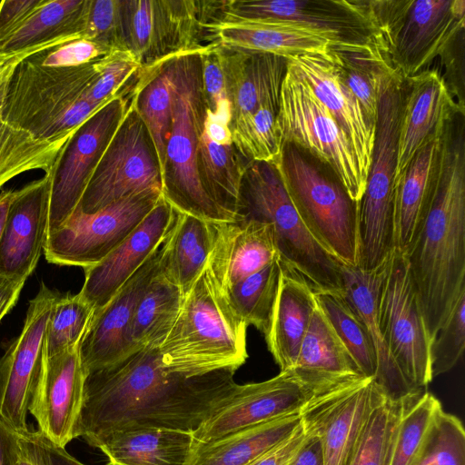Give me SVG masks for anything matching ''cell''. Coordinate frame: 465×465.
<instances>
[{
	"label": "cell",
	"mask_w": 465,
	"mask_h": 465,
	"mask_svg": "<svg viewBox=\"0 0 465 465\" xmlns=\"http://www.w3.org/2000/svg\"><path fill=\"white\" fill-rule=\"evenodd\" d=\"M236 371L188 376L166 366L159 348H139L86 375L76 438L95 447L116 430L153 428L193 433L232 396Z\"/></svg>",
	"instance_id": "6da1fadb"
},
{
	"label": "cell",
	"mask_w": 465,
	"mask_h": 465,
	"mask_svg": "<svg viewBox=\"0 0 465 465\" xmlns=\"http://www.w3.org/2000/svg\"><path fill=\"white\" fill-rule=\"evenodd\" d=\"M465 131L458 114L441 137L430 201L404 252L430 341L465 296Z\"/></svg>",
	"instance_id": "7a4b0ae2"
},
{
	"label": "cell",
	"mask_w": 465,
	"mask_h": 465,
	"mask_svg": "<svg viewBox=\"0 0 465 465\" xmlns=\"http://www.w3.org/2000/svg\"><path fill=\"white\" fill-rule=\"evenodd\" d=\"M96 61L77 67H48L24 59L6 83L2 119L38 140L70 137L110 102L94 103L87 97L98 77Z\"/></svg>",
	"instance_id": "3957f363"
},
{
	"label": "cell",
	"mask_w": 465,
	"mask_h": 465,
	"mask_svg": "<svg viewBox=\"0 0 465 465\" xmlns=\"http://www.w3.org/2000/svg\"><path fill=\"white\" fill-rule=\"evenodd\" d=\"M203 47L166 60L172 83V120L162 177L163 197L175 211L221 223L234 220L206 193L197 168L206 114L200 58Z\"/></svg>",
	"instance_id": "277c9868"
},
{
	"label": "cell",
	"mask_w": 465,
	"mask_h": 465,
	"mask_svg": "<svg viewBox=\"0 0 465 465\" xmlns=\"http://www.w3.org/2000/svg\"><path fill=\"white\" fill-rule=\"evenodd\" d=\"M246 330L206 267L185 294L159 351L166 366L188 376L238 370L248 357Z\"/></svg>",
	"instance_id": "5b68a950"
},
{
	"label": "cell",
	"mask_w": 465,
	"mask_h": 465,
	"mask_svg": "<svg viewBox=\"0 0 465 465\" xmlns=\"http://www.w3.org/2000/svg\"><path fill=\"white\" fill-rule=\"evenodd\" d=\"M270 223L282 265L314 292L344 293L343 263L310 233L295 211L273 163L250 162L243 173L237 221Z\"/></svg>",
	"instance_id": "8992f818"
},
{
	"label": "cell",
	"mask_w": 465,
	"mask_h": 465,
	"mask_svg": "<svg viewBox=\"0 0 465 465\" xmlns=\"http://www.w3.org/2000/svg\"><path fill=\"white\" fill-rule=\"evenodd\" d=\"M302 222L314 239L343 264H358L359 203L327 166L292 143L273 163Z\"/></svg>",
	"instance_id": "52a82bcc"
},
{
	"label": "cell",
	"mask_w": 465,
	"mask_h": 465,
	"mask_svg": "<svg viewBox=\"0 0 465 465\" xmlns=\"http://www.w3.org/2000/svg\"><path fill=\"white\" fill-rule=\"evenodd\" d=\"M403 79L395 72L381 84L375 139L363 195L358 208V264L381 266L395 248L393 179Z\"/></svg>",
	"instance_id": "ba28073f"
},
{
	"label": "cell",
	"mask_w": 465,
	"mask_h": 465,
	"mask_svg": "<svg viewBox=\"0 0 465 465\" xmlns=\"http://www.w3.org/2000/svg\"><path fill=\"white\" fill-rule=\"evenodd\" d=\"M276 129L281 144L292 143L308 153L334 173L351 200L361 201L367 176L348 135L288 63Z\"/></svg>",
	"instance_id": "9c48e42d"
},
{
	"label": "cell",
	"mask_w": 465,
	"mask_h": 465,
	"mask_svg": "<svg viewBox=\"0 0 465 465\" xmlns=\"http://www.w3.org/2000/svg\"><path fill=\"white\" fill-rule=\"evenodd\" d=\"M381 336L405 381L413 391L432 381L430 344L404 252L394 248L385 261L378 293Z\"/></svg>",
	"instance_id": "30bf717a"
},
{
	"label": "cell",
	"mask_w": 465,
	"mask_h": 465,
	"mask_svg": "<svg viewBox=\"0 0 465 465\" xmlns=\"http://www.w3.org/2000/svg\"><path fill=\"white\" fill-rule=\"evenodd\" d=\"M147 191L163 193L160 164L133 96L76 208L94 213L124 198Z\"/></svg>",
	"instance_id": "8fae6325"
},
{
	"label": "cell",
	"mask_w": 465,
	"mask_h": 465,
	"mask_svg": "<svg viewBox=\"0 0 465 465\" xmlns=\"http://www.w3.org/2000/svg\"><path fill=\"white\" fill-rule=\"evenodd\" d=\"M162 196L160 191L143 192L91 214L75 208L47 234L43 252L46 261L83 269L100 262L134 231Z\"/></svg>",
	"instance_id": "7c38bea8"
},
{
	"label": "cell",
	"mask_w": 465,
	"mask_h": 465,
	"mask_svg": "<svg viewBox=\"0 0 465 465\" xmlns=\"http://www.w3.org/2000/svg\"><path fill=\"white\" fill-rule=\"evenodd\" d=\"M220 18L292 21L330 34L339 49L389 54L369 0H229L223 1Z\"/></svg>",
	"instance_id": "4fadbf2b"
},
{
	"label": "cell",
	"mask_w": 465,
	"mask_h": 465,
	"mask_svg": "<svg viewBox=\"0 0 465 465\" xmlns=\"http://www.w3.org/2000/svg\"><path fill=\"white\" fill-rule=\"evenodd\" d=\"M134 88V87H133ZM113 99L86 119L69 137L48 173V233L78 206L103 153L123 121L134 89Z\"/></svg>",
	"instance_id": "5bb4252c"
},
{
	"label": "cell",
	"mask_w": 465,
	"mask_h": 465,
	"mask_svg": "<svg viewBox=\"0 0 465 465\" xmlns=\"http://www.w3.org/2000/svg\"><path fill=\"white\" fill-rule=\"evenodd\" d=\"M58 294L41 282L20 334L0 359V419L17 433L28 430V408L45 359V329Z\"/></svg>",
	"instance_id": "9a60e30c"
},
{
	"label": "cell",
	"mask_w": 465,
	"mask_h": 465,
	"mask_svg": "<svg viewBox=\"0 0 465 465\" xmlns=\"http://www.w3.org/2000/svg\"><path fill=\"white\" fill-rule=\"evenodd\" d=\"M381 388L361 376L314 394L300 411L302 425L321 441L324 465H349Z\"/></svg>",
	"instance_id": "2e32d148"
},
{
	"label": "cell",
	"mask_w": 465,
	"mask_h": 465,
	"mask_svg": "<svg viewBox=\"0 0 465 465\" xmlns=\"http://www.w3.org/2000/svg\"><path fill=\"white\" fill-rule=\"evenodd\" d=\"M464 0H409L389 41L391 66L404 80L444 54L464 30Z\"/></svg>",
	"instance_id": "e0dca14e"
},
{
	"label": "cell",
	"mask_w": 465,
	"mask_h": 465,
	"mask_svg": "<svg viewBox=\"0 0 465 465\" xmlns=\"http://www.w3.org/2000/svg\"><path fill=\"white\" fill-rule=\"evenodd\" d=\"M314 395L291 371L261 382L237 384L226 403L206 420L193 436L209 442L240 430L298 413Z\"/></svg>",
	"instance_id": "ac0fdd59"
},
{
	"label": "cell",
	"mask_w": 465,
	"mask_h": 465,
	"mask_svg": "<svg viewBox=\"0 0 465 465\" xmlns=\"http://www.w3.org/2000/svg\"><path fill=\"white\" fill-rule=\"evenodd\" d=\"M163 243L111 300L94 312L79 346L86 375L115 363L137 350L132 341L136 306L160 265Z\"/></svg>",
	"instance_id": "d6986e66"
},
{
	"label": "cell",
	"mask_w": 465,
	"mask_h": 465,
	"mask_svg": "<svg viewBox=\"0 0 465 465\" xmlns=\"http://www.w3.org/2000/svg\"><path fill=\"white\" fill-rule=\"evenodd\" d=\"M79 346L46 357L28 408L37 430L62 448L76 438L84 401L86 372Z\"/></svg>",
	"instance_id": "ffe728a7"
},
{
	"label": "cell",
	"mask_w": 465,
	"mask_h": 465,
	"mask_svg": "<svg viewBox=\"0 0 465 465\" xmlns=\"http://www.w3.org/2000/svg\"><path fill=\"white\" fill-rule=\"evenodd\" d=\"M464 106L454 100L437 69H426L403 80L393 182L414 154L428 142L440 137Z\"/></svg>",
	"instance_id": "44dd1931"
},
{
	"label": "cell",
	"mask_w": 465,
	"mask_h": 465,
	"mask_svg": "<svg viewBox=\"0 0 465 465\" xmlns=\"http://www.w3.org/2000/svg\"><path fill=\"white\" fill-rule=\"evenodd\" d=\"M174 209L162 196L134 231L100 262L84 270L78 294L94 309L103 308L125 282L164 242Z\"/></svg>",
	"instance_id": "7402d4cb"
},
{
	"label": "cell",
	"mask_w": 465,
	"mask_h": 465,
	"mask_svg": "<svg viewBox=\"0 0 465 465\" xmlns=\"http://www.w3.org/2000/svg\"><path fill=\"white\" fill-rule=\"evenodd\" d=\"M288 64L327 108L348 135L359 164L366 176L371 165L376 123L351 92L331 58L324 52L297 55Z\"/></svg>",
	"instance_id": "603a6c76"
},
{
	"label": "cell",
	"mask_w": 465,
	"mask_h": 465,
	"mask_svg": "<svg viewBox=\"0 0 465 465\" xmlns=\"http://www.w3.org/2000/svg\"><path fill=\"white\" fill-rule=\"evenodd\" d=\"M50 181L45 174L15 191L0 241V274L25 282L48 232Z\"/></svg>",
	"instance_id": "cb8c5ba5"
},
{
	"label": "cell",
	"mask_w": 465,
	"mask_h": 465,
	"mask_svg": "<svg viewBox=\"0 0 465 465\" xmlns=\"http://www.w3.org/2000/svg\"><path fill=\"white\" fill-rule=\"evenodd\" d=\"M210 44L286 59L340 48L335 37L300 23L285 20L216 18L205 25Z\"/></svg>",
	"instance_id": "d4e9b609"
},
{
	"label": "cell",
	"mask_w": 465,
	"mask_h": 465,
	"mask_svg": "<svg viewBox=\"0 0 465 465\" xmlns=\"http://www.w3.org/2000/svg\"><path fill=\"white\" fill-rule=\"evenodd\" d=\"M213 226L214 242L206 267L221 292L278 256L270 223L241 220Z\"/></svg>",
	"instance_id": "484cf974"
},
{
	"label": "cell",
	"mask_w": 465,
	"mask_h": 465,
	"mask_svg": "<svg viewBox=\"0 0 465 465\" xmlns=\"http://www.w3.org/2000/svg\"><path fill=\"white\" fill-rule=\"evenodd\" d=\"M219 46L232 106V124L253 113L263 100L280 95L288 59Z\"/></svg>",
	"instance_id": "4316f807"
},
{
	"label": "cell",
	"mask_w": 465,
	"mask_h": 465,
	"mask_svg": "<svg viewBox=\"0 0 465 465\" xmlns=\"http://www.w3.org/2000/svg\"><path fill=\"white\" fill-rule=\"evenodd\" d=\"M290 371L314 394L364 376L318 305Z\"/></svg>",
	"instance_id": "83f0119b"
},
{
	"label": "cell",
	"mask_w": 465,
	"mask_h": 465,
	"mask_svg": "<svg viewBox=\"0 0 465 465\" xmlns=\"http://www.w3.org/2000/svg\"><path fill=\"white\" fill-rule=\"evenodd\" d=\"M316 306L310 284L283 266L270 327L264 335L280 371L294 367Z\"/></svg>",
	"instance_id": "f1b7e54d"
},
{
	"label": "cell",
	"mask_w": 465,
	"mask_h": 465,
	"mask_svg": "<svg viewBox=\"0 0 465 465\" xmlns=\"http://www.w3.org/2000/svg\"><path fill=\"white\" fill-rule=\"evenodd\" d=\"M87 0H44L43 4L0 43V61L31 56L83 38Z\"/></svg>",
	"instance_id": "f546056e"
},
{
	"label": "cell",
	"mask_w": 465,
	"mask_h": 465,
	"mask_svg": "<svg viewBox=\"0 0 465 465\" xmlns=\"http://www.w3.org/2000/svg\"><path fill=\"white\" fill-rule=\"evenodd\" d=\"M384 262L372 271L343 264V289L344 295L365 323L372 341L377 363L375 382L390 399L401 400L422 391H413L410 389L391 358L379 328L377 302Z\"/></svg>",
	"instance_id": "4dcf8cb0"
},
{
	"label": "cell",
	"mask_w": 465,
	"mask_h": 465,
	"mask_svg": "<svg viewBox=\"0 0 465 465\" xmlns=\"http://www.w3.org/2000/svg\"><path fill=\"white\" fill-rule=\"evenodd\" d=\"M123 37L141 71L183 54L168 0L123 1Z\"/></svg>",
	"instance_id": "1f68e13d"
},
{
	"label": "cell",
	"mask_w": 465,
	"mask_h": 465,
	"mask_svg": "<svg viewBox=\"0 0 465 465\" xmlns=\"http://www.w3.org/2000/svg\"><path fill=\"white\" fill-rule=\"evenodd\" d=\"M441 137L424 144L393 182L395 248L405 251L425 217L434 184Z\"/></svg>",
	"instance_id": "d6a6232c"
},
{
	"label": "cell",
	"mask_w": 465,
	"mask_h": 465,
	"mask_svg": "<svg viewBox=\"0 0 465 465\" xmlns=\"http://www.w3.org/2000/svg\"><path fill=\"white\" fill-rule=\"evenodd\" d=\"M194 442L192 432L147 428L114 431L94 448L108 465H186Z\"/></svg>",
	"instance_id": "836d02e7"
},
{
	"label": "cell",
	"mask_w": 465,
	"mask_h": 465,
	"mask_svg": "<svg viewBox=\"0 0 465 465\" xmlns=\"http://www.w3.org/2000/svg\"><path fill=\"white\" fill-rule=\"evenodd\" d=\"M301 424L298 412L240 430L209 442H194L186 465H250L289 438Z\"/></svg>",
	"instance_id": "e575fe53"
},
{
	"label": "cell",
	"mask_w": 465,
	"mask_h": 465,
	"mask_svg": "<svg viewBox=\"0 0 465 465\" xmlns=\"http://www.w3.org/2000/svg\"><path fill=\"white\" fill-rule=\"evenodd\" d=\"M213 242V223L175 211L163 242L160 267L184 296L206 268Z\"/></svg>",
	"instance_id": "d590c367"
},
{
	"label": "cell",
	"mask_w": 465,
	"mask_h": 465,
	"mask_svg": "<svg viewBox=\"0 0 465 465\" xmlns=\"http://www.w3.org/2000/svg\"><path fill=\"white\" fill-rule=\"evenodd\" d=\"M31 55L21 54L0 61V188L14 177L31 170L48 173L69 139L42 141L2 119V105L8 78L15 67Z\"/></svg>",
	"instance_id": "8d00e7d4"
},
{
	"label": "cell",
	"mask_w": 465,
	"mask_h": 465,
	"mask_svg": "<svg viewBox=\"0 0 465 465\" xmlns=\"http://www.w3.org/2000/svg\"><path fill=\"white\" fill-rule=\"evenodd\" d=\"M249 163L233 143H216L203 131L197 153L201 183L213 203L234 221L241 182Z\"/></svg>",
	"instance_id": "74e56055"
},
{
	"label": "cell",
	"mask_w": 465,
	"mask_h": 465,
	"mask_svg": "<svg viewBox=\"0 0 465 465\" xmlns=\"http://www.w3.org/2000/svg\"><path fill=\"white\" fill-rule=\"evenodd\" d=\"M183 299L181 288L168 279L159 265L134 312L131 335L136 349L162 345L178 317Z\"/></svg>",
	"instance_id": "f35d334b"
},
{
	"label": "cell",
	"mask_w": 465,
	"mask_h": 465,
	"mask_svg": "<svg viewBox=\"0 0 465 465\" xmlns=\"http://www.w3.org/2000/svg\"><path fill=\"white\" fill-rule=\"evenodd\" d=\"M423 391L401 400H391L381 389L349 465H390L401 417L409 405Z\"/></svg>",
	"instance_id": "ab89813d"
},
{
	"label": "cell",
	"mask_w": 465,
	"mask_h": 465,
	"mask_svg": "<svg viewBox=\"0 0 465 465\" xmlns=\"http://www.w3.org/2000/svg\"><path fill=\"white\" fill-rule=\"evenodd\" d=\"M134 96L157 153L163 177L172 120V83L166 60L139 73Z\"/></svg>",
	"instance_id": "60d3db41"
},
{
	"label": "cell",
	"mask_w": 465,
	"mask_h": 465,
	"mask_svg": "<svg viewBox=\"0 0 465 465\" xmlns=\"http://www.w3.org/2000/svg\"><path fill=\"white\" fill-rule=\"evenodd\" d=\"M282 270L277 256L262 269L222 292L246 326H254L263 335L270 327Z\"/></svg>",
	"instance_id": "b9f144b4"
},
{
	"label": "cell",
	"mask_w": 465,
	"mask_h": 465,
	"mask_svg": "<svg viewBox=\"0 0 465 465\" xmlns=\"http://www.w3.org/2000/svg\"><path fill=\"white\" fill-rule=\"evenodd\" d=\"M330 54L341 75L368 117L376 123L381 86L396 72L382 51L356 52L331 47Z\"/></svg>",
	"instance_id": "7bdbcfd3"
},
{
	"label": "cell",
	"mask_w": 465,
	"mask_h": 465,
	"mask_svg": "<svg viewBox=\"0 0 465 465\" xmlns=\"http://www.w3.org/2000/svg\"><path fill=\"white\" fill-rule=\"evenodd\" d=\"M318 307L365 377L374 378L376 356L365 323L344 293L314 292Z\"/></svg>",
	"instance_id": "ee69618b"
},
{
	"label": "cell",
	"mask_w": 465,
	"mask_h": 465,
	"mask_svg": "<svg viewBox=\"0 0 465 465\" xmlns=\"http://www.w3.org/2000/svg\"><path fill=\"white\" fill-rule=\"evenodd\" d=\"M280 95L263 100L251 114L231 124L232 139L250 162L273 163L282 144L276 129Z\"/></svg>",
	"instance_id": "f6af8a7d"
},
{
	"label": "cell",
	"mask_w": 465,
	"mask_h": 465,
	"mask_svg": "<svg viewBox=\"0 0 465 465\" xmlns=\"http://www.w3.org/2000/svg\"><path fill=\"white\" fill-rule=\"evenodd\" d=\"M440 402L424 391L407 408L400 421L390 465H416Z\"/></svg>",
	"instance_id": "bcb514c9"
},
{
	"label": "cell",
	"mask_w": 465,
	"mask_h": 465,
	"mask_svg": "<svg viewBox=\"0 0 465 465\" xmlns=\"http://www.w3.org/2000/svg\"><path fill=\"white\" fill-rule=\"evenodd\" d=\"M94 312L78 293L58 294L45 329L46 357L79 346Z\"/></svg>",
	"instance_id": "7dc6e473"
},
{
	"label": "cell",
	"mask_w": 465,
	"mask_h": 465,
	"mask_svg": "<svg viewBox=\"0 0 465 465\" xmlns=\"http://www.w3.org/2000/svg\"><path fill=\"white\" fill-rule=\"evenodd\" d=\"M416 465H465V432L456 416L439 411Z\"/></svg>",
	"instance_id": "c3c4849f"
},
{
	"label": "cell",
	"mask_w": 465,
	"mask_h": 465,
	"mask_svg": "<svg viewBox=\"0 0 465 465\" xmlns=\"http://www.w3.org/2000/svg\"><path fill=\"white\" fill-rule=\"evenodd\" d=\"M98 77L87 97L94 103H106L131 90L128 82L142 70L129 50H114L96 61Z\"/></svg>",
	"instance_id": "681fc988"
},
{
	"label": "cell",
	"mask_w": 465,
	"mask_h": 465,
	"mask_svg": "<svg viewBox=\"0 0 465 465\" xmlns=\"http://www.w3.org/2000/svg\"><path fill=\"white\" fill-rule=\"evenodd\" d=\"M202 85L207 118L220 122L231 128L232 106L229 100L223 68L221 48L209 44L200 53Z\"/></svg>",
	"instance_id": "f907efd6"
},
{
	"label": "cell",
	"mask_w": 465,
	"mask_h": 465,
	"mask_svg": "<svg viewBox=\"0 0 465 465\" xmlns=\"http://www.w3.org/2000/svg\"><path fill=\"white\" fill-rule=\"evenodd\" d=\"M465 347V296L461 297L446 323L430 344V370L432 379L452 369Z\"/></svg>",
	"instance_id": "816d5d0a"
},
{
	"label": "cell",
	"mask_w": 465,
	"mask_h": 465,
	"mask_svg": "<svg viewBox=\"0 0 465 465\" xmlns=\"http://www.w3.org/2000/svg\"><path fill=\"white\" fill-rule=\"evenodd\" d=\"M83 38L112 51L127 50L123 37V1L87 0Z\"/></svg>",
	"instance_id": "f5cc1de1"
},
{
	"label": "cell",
	"mask_w": 465,
	"mask_h": 465,
	"mask_svg": "<svg viewBox=\"0 0 465 465\" xmlns=\"http://www.w3.org/2000/svg\"><path fill=\"white\" fill-rule=\"evenodd\" d=\"M112 50L94 41L78 38L28 57L32 62L48 67H77L94 62Z\"/></svg>",
	"instance_id": "db71d44e"
},
{
	"label": "cell",
	"mask_w": 465,
	"mask_h": 465,
	"mask_svg": "<svg viewBox=\"0 0 465 465\" xmlns=\"http://www.w3.org/2000/svg\"><path fill=\"white\" fill-rule=\"evenodd\" d=\"M22 450L35 465H86L70 455L38 430L18 433Z\"/></svg>",
	"instance_id": "11a10c76"
},
{
	"label": "cell",
	"mask_w": 465,
	"mask_h": 465,
	"mask_svg": "<svg viewBox=\"0 0 465 465\" xmlns=\"http://www.w3.org/2000/svg\"><path fill=\"white\" fill-rule=\"evenodd\" d=\"M44 0H4L0 2V43L15 31Z\"/></svg>",
	"instance_id": "9f6ffc18"
},
{
	"label": "cell",
	"mask_w": 465,
	"mask_h": 465,
	"mask_svg": "<svg viewBox=\"0 0 465 465\" xmlns=\"http://www.w3.org/2000/svg\"><path fill=\"white\" fill-rule=\"evenodd\" d=\"M307 438L302 425L286 440L277 444L250 465H291Z\"/></svg>",
	"instance_id": "6f0895ef"
},
{
	"label": "cell",
	"mask_w": 465,
	"mask_h": 465,
	"mask_svg": "<svg viewBox=\"0 0 465 465\" xmlns=\"http://www.w3.org/2000/svg\"><path fill=\"white\" fill-rule=\"evenodd\" d=\"M19 451L18 433L0 419V465H15Z\"/></svg>",
	"instance_id": "680465c9"
},
{
	"label": "cell",
	"mask_w": 465,
	"mask_h": 465,
	"mask_svg": "<svg viewBox=\"0 0 465 465\" xmlns=\"http://www.w3.org/2000/svg\"><path fill=\"white\" fill-rule=\"evenodd\" d=\"M25 282L0 274V322L15 305Z\"/></svg>",
	"instance_id": "91938a15"
},
{
	"label": "cell",
	"mask_w": 465,
	"mask_h": 465,
	"mask_svg": "<svg viewBox=\"0 0 465 465\" xmlns=\"http://www.w3.org/2000/svg\"><path fill=\"white\" fill-rule=\"evenodd\" d=\"M307 433V438L291 465H324L319 438Z\"/></svg>",
	"instance_id": "94428289"
},
{
	"label": "cell",
	"mask_w": 465,
	"mask_h": 465,
	"mask_svg": "<svg viewBox=\"0 0 465 465\" xmlns=\"http://www.w3.org/2000/svg\"><path fill=\"white\" fill-rule=\"evenodd\" d=\"M203 131L214 143L228 144L232 143V132L229 125L216 122L205 116Z\"/></svg>",
	"instance_id": "6125c7cd"
},
{
	"label": "cell",
	"mask_w": 465,
	"mask_h": 465,
	"mask_svg": "<svg viewBox=\"0 0 465 465\" xmlns=\"http://www.w3.org/2000/svg\"><path fill=\"white\" fill-rule=\"evenodd\" d=\"M14 190L0 191V241L5 228L8 209L13 199Z\"/></svg>",
	"instance_id": "be15d7a7"
},
{
	"label": "cell",
	"mask_w": 465,
	"mask_h": 465,
	"mask_svg": "<svg viewBox=\"0 0 465 465\" xmlns=\"http://www.w3.org/2000/svg\"><path fill=\"white\" fill-rule=\"evenodd\" d=\"M20 443V442H19ZM15 465H35V462L25 454L20 446V451Z\"/></svg>",
	"instance_id": "e7e4bbea"
}]
</instances>
